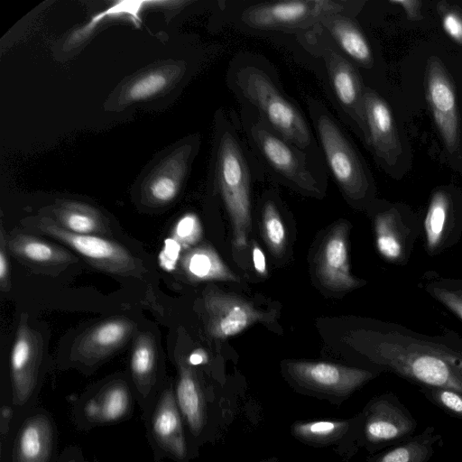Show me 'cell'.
<instances>
[{
  "label": "cell",
  "mask_w": 462,
  "mask_h": 462,
  "mask_svg": "<svg viewBox=\"0 0 462 462\" xmlns=\"http://www.w3.org/2000/svg\"><path fill=\"white\" fill-rule=\"evenodd\" d=\"M262 231L270 251L276 256L280 255L285 247L286 231L277 203L271 196L263 204Z\"/></svg>",
  "instance_id": "4dcf8cb0"
},
{
  "label": "cell",
  "mask_w": 462,
  "mask_h": 462,
  "mask_svg": "<svg viewBox=\"0 0 462 462\" xmlns=\"http://www.w3.org/2000/svg\"><path fill=\"white\" fill-rule=\"evenodd\" d=\"M442 445V435L430 425L411 439L371 455L367 462H430Z\"/></svg>",
  "instance_id": "d4e9b609"
},
{
  "label": "cell",
  "mask_w": 462,
  "mask_h": 462,
  "mask_svg": "<svg viewBox=\"0 0 462 462\" xmlns=\"http://www.w3.org/2000/svg\"><path fill=\"white\" fill-rule=\"evenodd\" d=\"M180 263L185 275L193 282H239L238 277L208 245H198L185 251Z\"/></svg>",
  "instance_id": "4316f807"
},
{
  "label": "cell",
  "mask_w": 462,
  "mask_h": 462,
  "mask_svg": "<svg viewBox=\"0 0 462 462\" xmlns=\"http://www.w3.org/2000/svg\"><path fill=\"white\" fill-rule=\"evenodd\" d=\"M319 26L337 50L362 73L371 70L375 63L368 38L356 20V15L339 14L322 20Z\"/></svg>",
  "instance_id": "ffe728a7"
},
{
  "label": "cell",
  "mask_w": 462,
  "mask_h": 462,
  "mask_svg": "<svg viewBox=\"0 0 462 462\" xmlns=\"http://www.w3.org/2000/svg\"><path fill=\"white\" fill-rule=\"evenodd\" d=\"M175 396L190 431L195 435L199 434L206 422L204 396L194 371L182 360L179 362Z\"/></svg>",
  "instance_id": "484cf974"
},
{
  "label": "cell",
  "mask_w": 462,
  "mask_h": 462,
  "mask_svg": "<svg viewBox=\"0 0 462 462\" xmlns=\"http://www.w3.org/2000/svg\"><path fill=\"white\" fill-rule=\"evenodd\" d=\"M7 238L5 236L4 226L0 230V287L2 291H9L11 288L10 267L8 259Z\"/></svg>",
  "instance_id": "74e56055"
},
{
  "label": "cell",
  "mask_w": 462,
  "mask_h": 462,
  "mask_svg": "<svg viewBox=\"0 0 462 462\" xmlns=\"http://www.w3.org/2000/svg\"><path fill=\"white\" fill-rule=\"evenodd\" d=\"M7 247L19 260L44 270L65 267L78 261L64 248L23 232L10 236Z\"/></svg>",
  "instance_id": "7402d4cb"
},
{
  "label": "cell",
  "mask_w": 462,
  "mask_h": 462,
  "mask_svg": "<svg viewBox=\"0 0 462 462\" xmlns=\"http://www.w3.org/2000/svg\"><path fill=\"white\" fill-rule=\"evenodd\" d=\"M152 432L160 446L178 460L187 457L180 411L173 391L166 389L158 402L152 417Z\"/></svg>",
  "instance_id": "44dd1931"
},
{
  "label": "cell",
  "mask_w": 462,
  "mask_h": 462,
  "mask_svg": "<svg viewBox=\"0 0 462 462\" xmlns=\"http://www.w3.org/2000/svg\"><path fill=\"white\" fill-rule=\"evenodd\" d=\"M131 372L136 387L147 393L155 380L156 346L150 332L140 333L133 346Z\"/></svg>",
  "instance_id": "f1b7e54d"
},
{
  "label": "cell",
  "mask_w": 462,
  "mask_h": 462,
  "mask_svg": "<svg viewBox=\"0 0 462 462\" xmlns=\"http://www.w3.org/2000/svg\"><path fill=\"white\" fill-rule=\"evenodd\" d=\"M167 83L168 78L164 73L153 71L135 80L128 88L126 97L132 101L147 99L161 92Z\"/></svg>",
  "instance_id": "d590c367"
},
{
  "label": "cell",
  "mask_w": 462,
  "mask_h": 462,
  "mask_svg": "<svg viewBox=\"0 0 462 462\" xmlns=\"http://www.w3.org/2000/svg\"><path fill=\"white\" fill-rule=\"evenodd\" d=\"M421 226L429 256H438L452 248L462 237V197L449 188L435 189Z\"/></svg>",
  "instance_id": "7c38bea8"
},
{
  "label": "cell",
  "mask_w": 462,
  "mask_h": 462,
  "mask_svg": "<svg viewBox=\"0 0 462 462\" xmlns=\"http://www.w3.org/2000/svg\"><path fill=\"white\" fill-rule=\"evenodd\" d=\"M374 242L379 254L394 265H406L422 226L407 205L377 202L373 210Z\"/></svg>",
  "instance_id": "8fae6325"
},
{
  "label": "cell",
  "mask_w": 462,
  "mask_h": 462,
  "mask_svg": "<svg viewBox=\"0 0 462 462\" xmlns=\"http://www.w3.org/2000/svg\"><path fill=\"white\" fill-rule=\"evenodd\" d=\"M202 236V227L198 216L194 213L184 214L174 225L171 239L178 254L180 250H189L195 245Z\"/></svg>",
  "instance_id": "d6a6232c"
},
{
  "label": "cell",
  "mask_w": 462,
  "mask_h": 462,
  "mask_svg": "<svg viewBox=\"0 0 462 462\" xmlns=\"http://www.w3.org/2000/svg\"><path fill=\"white\" fill-rule=\"evenodd\" d=\"M224 24L275 42L316 27L325 18L339 14L357 15L364 1L282 0L224 1Z\"/></svg>",
  "instance_id": "5b68a950"
},
{
  "label": "cell",
  "mask_w": 462,
  "mask_h": 462,
  "mask_svg": "<svg viewBox=\"0 0 462 462\" xmlns=\"http://www.w3.org/2000/svg\"><path fill=\"white\" fill-rule=\"evenodd\" d=\"M260 462H279V460L275 457H273V458H269V459H266V460H263V461H260Z\"/></svg>",
  "instance_id": "7bdbcfd3"
},
{
  "label": "cell",
  "mask_w": 462,
  "mask_h": 462,
  "mask_svg": "<svg viewBox=\"0 0 462 462\" xmlns=\"http://www.w3.org/2000/svg\"><path fill=\"white\" fill-rule=\"evenodd\" d=\"M238 118L246 143L263 174L304 195H324L325 162L273 131L252 108L241 106Z\"/></svg>",
  "instance_id": "8992f818"
},
{
  "label": "cell",
  "mask_w": 462,
  "mask_h": 462,
  "mask_svg": "<svg viewBox=\"0 0 462 462\" xmlns=\"http://www.w3.org/2000/svg\"><path fill=\"white\" fill-rule=\"evenodd\" d=\"M203 302L208 315V332L215 338H227L255 323L270 320L271 313L258 310L241 297L216 289L204 291Z\"/></svg>",
  "instance_id": "4fadbf2b"
},
{
  "label": "cell",
  "mask_w": 462,
  "mask_h": 462,
  "mask_svg": "<svg viewBox=\"0 0 462 462\" xmlns=\"http://www.w3.org/2000/svg\"><path fill=\"white\" fill-rule=\"evenodd\" d=\"M351 457H345L344 462H350Z\"/></svg>",
  "instance_id": "ee69618b"
},
{
  "label": "cell",
  "mask_w": 462,
  "mask_h": 462,
  "mask_svg": "<svg viewBox=\"0 0 462 462\" xmlns=\"http://www.w3.org/2000/svg\"><path fill=\"white\" fill-rule=\"evenodd\" d=\"M442 26L446 33L456 42L462 45V14L456 9L439 5Z\"/></svg>",
  "instance_id": "8d00e7d4"
},
{
  "label": "cell",
  "mask_w": 462,
  "mask_h": 462,
  "mask_svg": "<svg viewBox=\"0 0 462 462\" xmlns=\"http://www.w3.org/2000/svg\"><path fill=\"white\" fill-rule=\"evenodd\" d=\"M435 276L443 286L462 297V278L443 277L436 273Z\"/></svg>",
  "instance_id": "ab89813d"
},
{
  "label": "cell",
  "mask_w": 462,
  "mask_h": 462,
  "mask_svg": "<svg viewBox=\"0 0 462 462\" xmlns=\"http://www.w3.org/2000/svg\"><path fill=\"white\" fill-rule=\"evenodd\" d=\"M28 226L60 241L101 271L122 276H138L143 272L141 260L115 241L71 233L46 216L31 218Z\"/></svg>",
  "instance_id": "9c48e42d"
},
{
  "label": "cell",
  "mask_w": 462,
  "mask_h": 462,
  "mask_svg": "<svg viewBox=\"0 0 462 462\" xmlns=\"http://www.w3.org/2000/svg\"><path fill=\"white\" fill-rule=\"evenodd\" d=\"M346 344L374 369L390 372L418 387L462 393V336L452 329L429 335L377 321L351 331Z\"/></svg>",
  "instance_id": "6da1fadb"
},
{
  "label": "cell",
  "mask_w": 462,
  "mask_h": 462,
  "mask_svg": "<svg viewBox=\"0 0 462 462\" xmlns=\"http://www.w3.org/2000/svg\"><path fill=\"white\" fill-rule=\"evenodd\" d=\"M253 261L256 272L262 275H265L267 273L265 256L260 247L256 245L253 247Z\"/></svg>",
  "instance_id": "60d3db41"
},
{
  "label": "cell",
  "mask_w": 462,
  "mask_h": 462,
  "mask_svg": "<svg viewBox=\"0 0 462 462\" xmlns=\"http://www.w3.org/2000/svg\"><path fill=\"white\" fill-rule=\"evenodd\" d=\"M212 173L231 221L233 245L244 248L252 228L253 178L263 171L246 143L236 111L220 108L215 115Z\"/></svg>",
  "instance_id": "3957f363"
},
{
  "label": "cell",
  "mask_w": 462,
  "mask_h": 462,
  "mask_svg": "<svg viewBox=\"0 0 462 462\" xmlns=\"http://www.w3.org/2000/svg\"><path fill=\"white\" fill-rule=\"evenodd\" d=\"M42 354L41 336L30 326L27 315H21L10 356L11 383L15 404H23L32 395L37 383Z\"/></svg>",
  "instance_id": "5bb4252c"
},
{
  "label": "cell",
  "mask_w": 462,
  "mask_h": 462,
  "mask_svg": "<svg viewBox=\"0 0 462 462\" xmlns=\"http://www.w3.org/2000/svg\"><path fill=\"white\" fill-rule=\"evenodd\" d=\"M306 104L327 170L348 201L357 207L370 204L374 181L355 144L323 102L309 97Z\"/></svg>",
  "instance_id": "52a82bcc"
},
{
  "label": "cell",
  "mask_w": 462,
  "mask_h": 462,
  "mask_svg": "<svg viewBox=\"0 0 462 462\" xmlns=\"http://www.w3.org/2000/svg\"><path fill=\"white\" fill-rule=\"evenodd\" d=\"M419 285L462 321V297L443 286L437 280L435 273H426Z\"/></svg>",
  "instance_id": "836d02e7"
},
{
  "label": "cell",
  "mask_w": 462,
  "mask_h": 462,
  "mask_svg": "<svg viewBox=\"0 0 462 462\" xmlns=\"http://www.w3.org/2000/svg\"><path fill=\"white\" fill-rule=\"evenodd\" d=\"M321 82L341 121L365 143L363 99L366 84L361 71L346 59L319 24L305 32L277 42Z\"/></svg>",
  "instance_id": "277c9868"
},
{
  "label": "cell",
  "mask_w": 462,
  "mask_h": 462,
  "mask_svg": "<svg viewBox=\"0 0 462 462\" xmlns=\"http://www.w3.org/2000/svg\"><path fill=\"white\" fill-rule=\"evenodd\" d=\"M134 329L135 324L125 318L104 320L75 341L70 358L85 365L97 364L125 345Z\"/></svg>",
  "instance_id": "d6986e66"
},
{
  "label": "cell",
  "mask_w": 462,
  "mask_h": 462,
  "mask_svg": "<svg viewBox=\"0 0 462 462\" xmlns=\"http://www.w3.org/2000/svg\"><path fill=\"white\" fill-rule=\"evenodd\" d=\"M284 374L300 392L340 403L382 372L319 361H286Z\"/></svg>",
  "instance_id": "ba28073f"
},
{
  "label": "cell",
  "mask_w": 462,
  "mask_h": 462,
  "mask_svg": "<svg viewBox=\"0 0 462 462\" xmlns=\"http://www.w3.org/2000/svg\"><path fill=\"white\" fill-rule=\"evenodd\" d=\"M226 82L240 106L252 108L273 131L324 162L303 112L284 92L276 70L264 57L251 52L237 54L229 63Z\"/></svg>",
  "instance_id": "7a4b0ae2"
},
{
  "label": "cell",
  "mask_w": 462,
  "mask_h": 462,
  "mask_svg": "<svg viewBox=\"0 0 462 462\" xmlns=\"http://www.w3.org/2000/svg\"><path fill=\"white\" fill-rule=\"evenodd\" d=\"M207 356L203 351L196 352L190 358V362L193 365H198L206 362Z\"/></svg>",
  "instance_id": "b9f144b4"
},
{
  "label": "cell",
  "mask_w": 462,
  "mask_h": 462,
  "mask_svg": "<svg viewBox=\"0 0 462 462\" xmlns=\"http://www.w3.org/2000/svg\"><path fill=\"white\" fill-rule=\"evenodd\" d=\"M420 393L447 414L462 420V393L435 387H419Z\"/></svg>",
  "instance_id": "e575fe53"
},
{
  "label": "cell",
  "mask_w": 462,
  "mask_h": 462,
  "mask_svg": "<svg viewBox=\"0 0 462 462\" xmlns=\"http://www.w3.org/2000/svg\"><path fill=\"white\" fill-rule=\"evenodd\" d=\"M361 414L360 448L370 455L411 439L418 423L393 393H384L368 401Z\"/></svg>",
  "instance_id": "30bf717a"
},
{
  "label": "cell",
  "mask_w": 462,
  "mask_h": 462,
  "mask_svg": "<svg viewBox=\"0 0 462 462\" xmlns=\"http://www.w3.org/2000/svg\"><path fill=\"white\" fill-rule=\"evenodd\" d=\"M427 98L446 148L453 152L458 145V120L452 81L442 63L430 59L426 73Z\"/></svg>",
  "instance_id": "e0dca14e"
},
{
  "label": "cell",
  "mask_w": 462,
  "mask_h": 462,
  "mask_svg": "<svg viewBox=\"0 0 462 462\" xmlns=\"http://www.w3.org/2000/svg\"><path fill=\"white\" fill-rule=\"evenodd\" d=\"M346 223L337 225L325 237L318 254L316 273L320 282L332 291H347L364 284L352 275Z\"/></svg>",
  "instance_id": "ac0fdd59"
},
{
  "label": "cell",
  "mask_w": 462,
  "mask_h": 462,
  "mask_svg": "<svg viewBox=\"0 0 462 462\" xmlns=\"http://www.w3.org/2000/svg\"><path fill=\"white\" fill-rule=\"evenodd\" d=\"M151 2L145 1H119L115 3L114 5L108 7L105 11L93 16V18L80 30L77 31L72 39L76 41L83 40L94 28L106 17H117L126 15L133 21L140 22L139 14L143 5Z\"/></svg>",
  "instance_id": "1f68e13d"
},
{
  "label": "cell",
  "mask_w": 462,
  "mask_h": 462,
  "mask_svg": "<svg viewBox=\"0 0 462 462\" xmlns=\"http://www.w3.org/2000/svg\"><path fill=\"white\" fill-rule=\"evenodd\" d=\"M50 218L71 233L103 237L111 234L107 219L97 209L87 204L65 201L54 206Z\"/></svg>",
  "instance_id": "cb8c5ba5"
},
{
  "label": "cell",
  "mask_w": 462,
  "mask_h": 462,
  "mask_svg": "<svg viewBox=\"0 0 462 462\" xmlns=\"http://www.w3.org/2000/svg\"><path fill=\"white\" fill-rule=\"evenodd\" d=\"M360 412L346 420L296 421L291 433L298 441L313 447L334 448L339 455L352 457L360 448Z\"/></svg>",
  "instance_id": "2e32d148"
},
{
  "label": "cell",
  "mask_w": 462,
  "mask_h": 462,
  "mask_svg": "<svg viewBox=\"0 0 462 462\" xmlns=\"http://www.w3.org/2000/svg\"><path fill=\"white\" fill-rule=\"evenodd\" d=\"M53 443V430L49 418L36 414L21 427L15 445L14 462H48Z\"/></svg>",
  "instance_id": "603a6c76"
},
{
  "label": "cell",
  "mask_w": 462,
  "mask_h": 462,
  "mask_svg": "<svg viewBox=\"0 0 462 462\" xmlns=\"http://www.w3.org/2000/svg\"><path fill=\"white\" fill-rule=\"evenodd\" d=\"M365 143L383 164L393 166L401 152V143L393 113L387 102L366 85L363 99Z\"/></svg>",
  "instance_id": "9a60e30c"
},
{
  "label": "cell",
  "mask_w": 462,
  "mask_h": 462,
  "mask_svg": "<svg viewBox=\"0 0 462 462\" xmlns=\"http://www.w3.org/2000/svg\"><path fill=\"white\" fill-rule=\"evenodd\" d=\"M390 4L402 7L406 15L411 20H420L422 18L420 12L421 2L417 0H391Z\"/></svg>",
  "instance_id": "f35d334b"
},
{
  "label": "cell",
  "mask_w": 462,
  "mask_h": 462,
  "mask_svg": "<svg viewBox=\"0 0 462 462\" xmlns=\"http://www.w3.org/2000/svg\"><path fill=\"white\" fill-rule=\"evenodd\" d=\"M188 158L189 155L174 170L162 171L148 182L145 193L151 204L165 205L176 198L180 189Z\"/></svg>",
  "instance_id": "f546056e"
},
{
  "label": "cell",
  "mask_w": 462,
  "mask_h": 462,
  "mask_svg": "<svg viewBox=\"0 0 462 462\" xmlns=\"http://www.w3.org/2000/svg\"><path fill=\"white\" fill-rule=\"evenodd\" d=\"M124 382L107 384L86 405L87 416L97 422H110L123 418L129 411L131 398Z\"/></svg>",
  "instance_id": "83f0119b"
}]
</instances>
